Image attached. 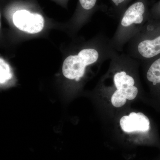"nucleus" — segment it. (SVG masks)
I'll use <instances>...</instances> for the list:
<instances>
[{
    "label": "nucleus",
    "mask_w": 160,
    "mask_h": 160,
    "mask_svg": "<svg viewBox=\"0 0 160 160\" xmlns=\"http://www.w3.org/2000/svg\"><path fill=\"white\" fill-rule=\"evenodd\" d=\"M12 78V73L9 65L3 59H0V83L4 84Z\"/></svg>",
    "instance_id": "7"
},
{
    "label": "nucleus",
    "mask_w": 160,
    "mask_h": 160,
    "mask_svg": "<svg viewBox=\"0 0 160 160\" xmlns=\"http://www.w3.org/2000/svg\"><path fill=\"white\" fill-rule=\"evenodd\" d=\"M120 125L122 129L126 132H146L149 129V118L142 112H131L129 116H125L121 119Z\"/></svg>",
    "instance_id": "5"
},
{
    "label": "nucleus",
    "mask_w": 160,
    "mask_h": 160,
    "mask_svg": "<svg viewBox=\"0 0 160 160\" xmlns=\"http://www.w3.org/2000/svg\"><path fill=\"white\" fill-rule=\"evenodd\" d=\"M124 90H117L114 91L111 97L112 104L114 107H122L126 103L127 99L124 95Z\"/></svg>",
    "instance_id": "8"
},
{
    "label": "nucleus",
    "mask_w": 160,
    "mask_h": 160,
    "mask_svg": "<svg viewBox=\"0 0 160 160\" xmlns=\"http://www.w3.org/2000/svg\"><path fill=\"white\" fill-rule=\"evenodd\" d=\"M118 52L112 47L110 38H107L98 46L87 47L77 55L66 58L62 66V72L67 78L79 81L85 75L86 68L100 61L110 60Z\"/></svg>",
    "instance_id": "2"
},
{
    "label": "nucleus",
    "mask_w": 160,
    "mask_h": 160,
    "mask_svg": "<svg viewBox=\"0 0 160 160\" xmlns=\"http://www.w3.org/2000/svg\"><path fill=\"white\" fill-rule=\"evenodd\" d=\"M127 44L126 53L138 61L160 55V19H149Z\"/></svg>",
    "instance_id": "3"
},
{
    "label": "nucleus",
    "mask_w": 160,
    "mask_h": 160,
    "mask_svg": "<svg viewBox=\"0 0 160 160\" xmlns=\"http://www.w3.org/2000/svg\"><path fill=\"white\" fill-rule=\"evenodd\" d=\"M150 18L152 19H160V1L155 3L149 9Z\"/></svg>",
    "instance_id": "10"
},
{
    "label": "nucleus",
    "mask_w": 160,
    "mask_h": 160,
    "mask_svg": "<svg viewBox=\"0 0 160 160\" xmlns=\"http://www.w3.org/2000/svg\"><path fill=\"white\" fill-rule=\"evenodd\" d=\"M97 0H79L80 6L83 10L89 11L94 8Z\"/></svg>",
    "instance_id": "9"
},
{
    "label": "nucleus",
    "mask_w": 160,
    "mask_h": 160,
    "mask_svg": "<svg viewBox=\"0 0 160 160\" xmlns=\"http://www.w3.org/2000/svg\"><path fill=\"white\" fill-rule=\"evenodd\" d=\"M149 9L148 0H136L125 9L110 38L112 46L118 52H122L125 45L151 19Z\"/></svg>",
    "instance_id": "1"
},
{
    "label": "nucleus",
    "mask_w": 160,
    "mask_h": 160,
    "mask_svg": "<svg viewBox=\"0 0 160 160\" xmlns=\"http://www.w3.org/2000/svg\"><path fill=\"white\" fill-rule=\"evenodd\" d=\"M12 20L18 29L32 34L40 32L44 26V19L41 15L32 13L26 10L16 12Z\"/></svg>",
    "instance_id": "4"
},
{
    "label": "nucleus",
    "mask_w": 160,
    "mask_h": 160,
    "mask_svg": "<svg viewBox=\"0 0 160 160\" xmlns=\"http://www.w3.org/2000/svg\"><path fill=\"white\" fill-rule=\"evenodd\" d=\"M132 0H111L112 9L116 19L119 20L123 12Z\"/></svg>",
    "instance_id": "6"
}]
</instances>
